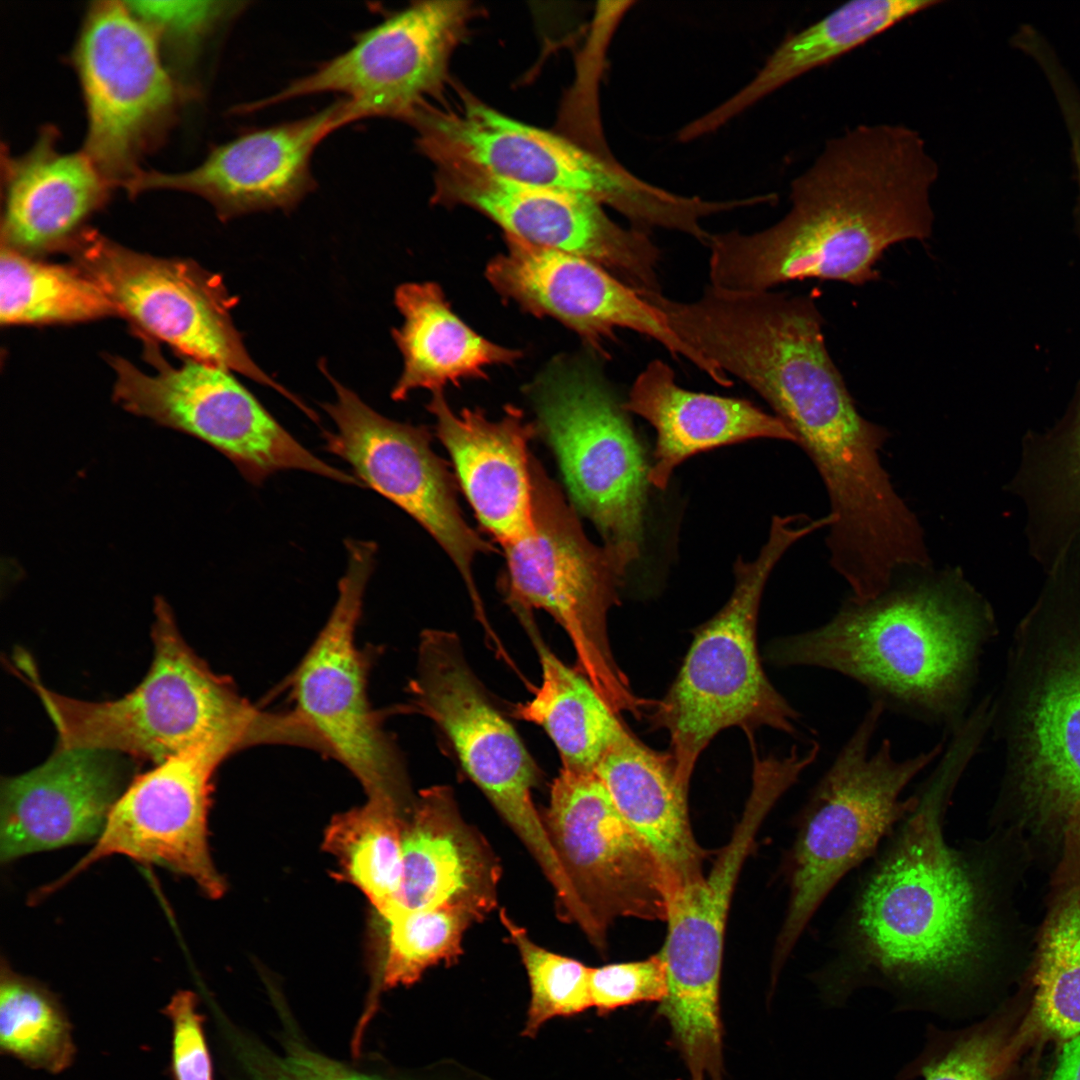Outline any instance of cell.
Segmentation results:
<instances>
[{
    "label": "cell",
    "instance_id": "e0dca14e",
    "mask_svg": "<svg viewBox=\"0 0 1080 1080\" xmlns=\"http://www.w3.org/2000/svg\"><path fill=\"white\" fill-rule=\"evenodd\" d=\"M67 248L74 265L98 285L139 335L162 341L188 359L269 386L306 410L249 356L231 317L236 300L218 275L192 261L136 252L90 229Z\"/></svg>",
    "mask_w": 1080,
    "mask_h": 1080
},
{
    "label": "cell",
    "instance_id": "836d02e7",
    "mask_svg": "<svg viewBox=\"0 0 1080 1080\" xmlns=\"http://www.w3.org/2000/svg\"><path fill=\"white\" fill-rule=\"evenodd\" d=\"M516 616L537 651L542 681L533 698L514 706V717L545 730L562 768L595 773L605 753L629 730L592 683L576 668L564 664L542 641L533 613Z\"/></svg>",
    "mask_w": 1080,
    "mask_h": 1080
},
{
    "label": "cell",
    "instance_id": "2e32d148",
    "mask_svg": "<svg viewBox=\"0 0 1080 1080\" xmlns=\"http://www.w3.org/2000/svg\"><path fill=\"white\" fill-rule=\"evenodd\" d=\"M348 567L335 606L290 678L294 712L320 741L324 754L340 761L368 798L405 803L402 759L369 701V655L356 644L364 592L376 545L350 540Z\"/></svg>",
    "mask_w": 1080,
    "mask_h": 1080
},
{
    "label": "cell",
    "instance_id": "74e56055",
    "mask_svg": "<svg viewBox=\"0 0 1080 1080\" xmlns=\"http://www.w3.org/2000/svg\"><path fill=\"white\" fill-rule=\"evenodd\" d=\"M1012 1034L1002 1014L958 1029L929 1023L922 1048L895 1080H1009L1017 1058Z\"/></svg>",
    "mask_w": 1080,
    "mask_h": 1080
},
{
    "label": "cell",
    "instance_id": "30bf717a",
    "mask_svg": "<svg viewBox=\"0 0 1080 1080\" xmlns=\"http://www.w3.org/2000/svg\"><path fill=\"white\" fill-rule=\"evenodd\" d=\"M533 530L503 546L499 585L516 613H549L568 635L576 669L616 712L640 717L650 702L633 693L614 659L607 617L619 602L626 572L604 546L586 536L577 511L531 455Z\"/></svg>",
    "mask_w": 1080,
    "mask_h": 1080
},
{
    "label": "cell",
    "instance_id": "484cf974",
    "mask_svg": "<svg viewBox=\"0 0 1080 1080\" xmlns=\"http://www.w3.org/2000/svg\"><path fill=\"white\" fill-rule=\"evenodd\" d=\"M427 409L448 451L458 482L478 521L502 546L533 530L531 454L537 434L520 408L505 407L491 420L479 408L455 413L442 391L432 393Z\"/></svg>",
    "mask_w": 1080,
    "mask_h": 1080
},
{
    "label": "cell",
    "instance_id": "f546056e",
    "mask_svg": "<svg viewBox=\"0 0 1080 1080\" xmlns=\"http://www.w3.org/2000/svg\"><path fill=\"white\" fill-rule=\"evenodd\" d=\"M595 774L621 816L659 857L670 895L704 876L707 852L694 837L689 787L679 779L670 753L652 750L628 731L605 753Z\"/></svg>",
    "mask_w": 1080,
    "mask_h": 1080
},
{
    "label": "cell",
    "instance_id": "cb8c5ba5",
    "mask_svg": "<svg viewBox=\"0 0 1080 1080\" xmlns=\"http://www.w3.org/2000/svg\"><path fill=\"white\" fill-rule=\"evenodd\" d=\"M346 101L339 98L305 117L248 128L211 148L196 167L177 173L142 170L125 190L195 194L223 221L244 214L294 209L317 187L312 157L320 143L349 124Z\"/></svg>",
    "mask_w": 1080,
    "mask_h": 1080
},
{
    "label": "cell",
    "instance_id": "d4e9b609",
    "mask_svg": "<svg viewBox=\"0 0 1080 1080\" xmlns=\"http://www.w3.org/2000/svg\"><path fill=\"white\" fill-rule=\"evenodd\" d=\"M130 757L101 750L55 749L39 766L2 779L0 860L96 842L136 776Z\"/></svg>",
    "mask_w": 1080,
    "mask_h": 1080
},
{
    "label": "cell",
    "instance_id": "8d00e7d4",
    "mask_svg": "<svg viewBox=\"0 0 1080 1080\" xmlns=\"http://www.w3.org/2000/svg\"><path fill=\"white\" fill-rule=\"evenodd\" d=\"M0 1050L53 1074L66 1070L76 1053L71 1023L56 995L5 961L0 973Z\"/></svg>",
    "mask_w": 1080,
    "mask_h": 1080
},
{
    "label": "cell",
    "instance_id": "83f0119b",
    "mask_svg": "<svg viewBox=\"0 0 1080 1080\" xmlns=\"http://www.w3.org/2000/svg\"><path fill=\"white\" fill-rule=\"evenodd\" d=\"M403 873L391 911L467 904L488 913L496 905L499 866L486 843L462 819L446 786L420 793L402 824Z\"/></svg>",
    "mask_w": 1080,
    "mask_h": 1080
},
{
    "label": "cell",
    "instance_id": "8fae6325",
    "mask_svg": "<svg viewBox=\"0 0 1080 1080\" xmlns=\"http://www.w3.org/2000/svg\"><path fill=\"white\" fill-rule=\"evenodd\" d=\"M536 432L551 448L573 508L626 572L640 556L650 466L620 404L584 366L551 369L532 390Z\"/></svg>",
    "mask_w": 1080,
    "mask_h": 1080
},
{
    "label": "cell",
    "instance_id": "60d3db41",
    "mask_svg": "<svg viewBox=\"0 0 1080 1080\" xmlns=\"http://www.w3.org/2000/svg\"><path fill=\"white\" fill-rule=\"evenodd\" d=\"M244 1060L253 1080H493L453 1059H441L414 1078H386L354 1070L295 1041L280 1054L248 1046Z\"/></svg>",
    "mask_w": 1080,
    "mask_h": 1080
},
{
    "label": "cell",
    "instance_id": "ffe728a7",
    "mask_svg": "<svg viewBox=\"0 0 1080 1080\" xmlns=\"http://www.w3.org/2000/svg\"><path fill=\"white\" fill-rule=\"evenodd\" d=\"M329 378L336 400L323 409L336 431L324 433L326 449L350 464L363 486L389 499L427 530L455 564L476 612L483 615L473 561L494 547L463 517L455 481L431 448L429 432L382 416Z\"/></svg>",
    "mask_w": 1080,
    "mask_h": 1080
},
{
    "label": "cell",
    "instance_id": "4dcf8cb0",
    "mask_svg": "<svg viewBox=\"0 0 1080 1080\" xmlns=\"http://www.w3.org/2000/svg\"><path fill=\"white\" fill-rule=\"evenodd\" d=\"M941 0H853L788 35L743 87L677 132L679 142L707 136L796 78L827 65Z\"/></svg>",
    "mask_w": 1080,
    "mask_h": 1080
},
{
    "label": "cell",
    "instance_id": "603a6c76",
    "mask_svg": "<svg viewBox=\"0 0 1080 1080\" xmlns=\"http://www.w3.org/2000/svg\"><path fill=\"white\" fill-rule=\"evenodd\" d=\"M506 250L487 265L486 276L505 299L535 316H549L605 353L617 329L658 342L675 359L684 358L722 387L733 380L682 341L656 308L600 265L577 255L505 235Z\"/></svg>",
    "mask_w": 1080,
    "mask_h": 1080
},
{
    "label": "cell",
    "instance_id": "44dd1931",
    "mask_svg": "<svg viewBox=\"0 0 1080 1080\" xmlns=\"http://www.w3.org/2000/svg\"><path fill=\"white\" fill-rule=\"evenodd\" d=\"M543 821L571 884L605 936L620 917L666 920L668 875L595 773L561 767Z\"/></svg>",
    "mask_w": 1080,
    "mask_h": 1080
},
{
    "label": "cell",
    "instance_id": "5b68a950",
    "mask_svg": "<svg viewBox=\"0 0 1080 1080\" xmlns=\"http://www.w3.org/2000/svg\"><path fill=\"white\" fill-rule=\"evenodd\" d=\"M822 326L809 296L715 291L697 307L685 336L772 407L823 481L840 484L871 467L887 430L859 413Z\"/></svg>",
    "mask_w": 1080,
    "mask_h": 1080
},
{
    "label": "cell",
    "instance_id": "ee69618b",
    "mask_svg": "<svg viewBox=\"0 0 1080 1080\" xmlns=\"http://www.w3.org/2000/svg\"><path fill=\"white\" fill-rule=\"evenodd\" d=\"M193 991L179 990L163 1008L171 1023L169 1075L172 1080H215L204 1024Z\"/></svg>",
    "mask_w": 1080,
    "mask_h": 1080
},
{
    "label": "cell",
    "instance_id": "7a4b0ae2",
    "mask_svg": "<svg viewBox=\"0 0 1080 1080\" xmlns=\"http://www.w3.org/2000/svg\"><path fill=\"white\" fill-rule=\"evenodd\" d=\"M938 176L917 130L895 123L850 128L828 139L793 179L782 219L752 233H711L709 285L760 292L805 279L874 281L885 250L931 235Z\"/></svg>",
    "mask_w": 1080,
    "mask_h": 1080
},
{
    "label": "cell",
    "instance_id": "5bb4252c",
    "mask_svg": "<svg viewBox=\"0 0 1080 1080\" xmlns=\"http://www.w3.org/2000/svg\"><path fill=\"white\" fill-rule=\"evenodd\" d=\"M140 336L152 372L120 356L108 357L115 374L113 397L122 408L207 443L255 485L278 471L303 470L363 486L299 443L229 370L192 359L174 366L155 340Z\"/></svg>",
    "mask_w": 1080,
    "mask_h": 1080
},
{
    "label": "cell",
    "instance_id": "ab89813d",
    "mask_svg": "<svg viewBox=\"0 0 1080 1080\" xmlns=\"http://www.w3.org/2000/svg\"><path fill=\"white\" fill-rule=\"evenodd\" d=\"M500 920L521 956L530 984L522 1037L533 1039L548 1020L572 1017L592 1007L591 967L538 946L504 910Z\"/></svg>",
    "mask_w": 1080,
    "mask_h": 1080
},
{
    "label": "cell",
    "instance_id": "9c48e42d",
    "mask_svg": "<svg viewBox=\"0 0 1080 1080\" xmlns=\"http://www.w3.org/2000/svg\"><path fill=\"white\" fill-rule=\"evenodd\" d=\"M448 104L426 101L404 120L435 167L475 170L524 186L587 195L622 214L630 226L683 231L693 201L629 172L610 153L511 119L463 89Z\"/></svg>",
    "mask_w": 1080,
    "mask_h": 1080
},
{
    "label": "cell",
    "instance_id": "d590c367",
    "mask_svg": "<svg viewBox=\"0 0 1080 1080\" xmlns=\"http://www.w3.org/2000/svg\"><path fill=\"white\" fill-rule=\"evenodd\" d=\"M0 321L6 325L73 323L119 315L79 268L40 261L1 246Z\"/></svg>",
    "mask_w": 1080,
    "mask_h": 1080
},
{
    "label": "cell",
    "instance_id": "d6986e66",
    "mask_svg": "<svg viewBox=\"0 0 1080 1080\" xmlns=\"http://www.w3.org/2000/svg\"><path fill=\"white\" fill-rule=\"evenodd\" d=\"M238 751L229 740H207L136 775L114 805L93 848L63 877L39 890L38 897L115 855L186 876L209 898L223 896L225 881L209 851L208 814L213 774Z\"/></svg>",
    "mask_w": 1080,
    "mask_h": 1080
},
{
    "label": "cell",
    "instance_id": "7c38bea8",
    "mask_svg": "<svg viewBox=\"0 0 1080 1080\" xmlns=\"http://www.w3.org/2000/svg\"><path fill=\"white\" fill-rule=\"evenodd\" d=\"M71 63L86 112L82 150L113 187L125 188L174 125L183 88L124 1L89 4Z\"/></svg>",
    "mask_w": 1080,
    "mask_h": 1080
},
{
    "label": "cell",
    "instance_id": "e575fe53",
    "mask_svg": "<svg viewBox=\"0 0 1080 1080\" xmlns=\"http://www.w3.org/2000/svg\"><path fill=\"white\" fill-rule=\"evenodd\" d=\"M403 805L368 798L328 825L324 849L335 857L341 877L360 889L384 918L392 909L403 873Z\"/></svg>",
    "mask_w": 1080,
    "mask_h": 1080
},
{
    "label": "cell",
    "instance_id": "4fadbf2b",
    "mask_svg": "<svg viewBox=\"0 0 1080 1080\" xmlns=\"http://www.w3.org/2000/svg\"><path fill=\"white\" fill-rule=\"evenodd\" d=\"M787 791L778 773L755 771L743 814L711 870L669 896L659 951L668 990L657 1015L669 1024L672 1044L689 1070L709 1071L723 1062L720 981L731 899L760 826Z\"/></svg>",
    "mask_w": 1080,
    "mask_h": 1080
},
{
    "label": "cell",
    "instance_id": "bcb514c9",
    "mask_svg": "<svg viewBox=\"0 0 1080 1080\" xmlns=\"http://www.w3.org/2000/svg\"><path fill=\"white\" fill-rule=\"evenodd\" d=\"M1071 137H1072V141H1073V144H1072V146H1073V156H1074L1075 166H1076L1077 175H1078V184H1079V188H1080V131L1075 133Z\"/></svg>",
    "mask_w": 1080,
    "mask_h": 1080
},
{
    "label": "cell",
    "instance_id": "f1b7e54d",
    "mask_svg": "<svg viewBox=\"0 0 1080 1080\" xmlns=\"http://www.w3.org/2000/svg\"><path fill=\"white\" fill-rule=\"evenodd\" d=\"M623 407L644 418L656 431L648 480L661 490L679 464L700 452L757 438L797 443L779 417L746 399L680 387L673 369L660 359L650 361L640 372Z\"/></svg>",
    "mask_w": 1080,
    "mask_h": 1080
},
{
    "label": "cell",
    "instance_id": "7bdbcfd3",
    "mask_svg": "<svg viewBox=\"0 0 1080 1080\" xmlns=\"http://www.w3.org/2000/svg\"><path fill=\"white\" fill-rule=\"evenodd\" d=\"M667 990L666 964L660 952L643 960L591 967L592 1007L600 1016L636 1003H660Z\"/></svg>",
    "mask_w": 1080,
    "mask_h": 1080
},
{
    "label": "cell",
    "instance_id": "7402d4cb",
    "mask_svg": "<svg viewBox=\"0 0 1080 1080\" xmlns=\"http://www.w3.org/2000/svg\"><path fill=\"white\" fill-rule=\"evenodd\" d=\"M433 200L478 210L505 235L586 258L640 296L662 293L660 250L649 233L619 225L587 195L519 185L466 168L438 167Z\"/></svg>",
    "mask_w": 1080,
    "mask_h": 1080
},
{
    "label": "cell",
    "instance_id": "6da1fadb",
    "mask_svg": "<svg viewBox=\"0 0 1080 1080\" xmlns=\"http://www.w3.org/2000/svg\"><path fill=\"white\" fill-rule=\"evenodd\" d=\"M975 754L969 739L948 740L915 791L916 808L860 874L829 954L810 975L824 1006L840 1009L877 989L897 1012L952 1020L1007 966L1028 963L1035 930L1016 906L1033 866L1028 847L1007 828L957 845L945 837L952 796Z\"/></svg>",
    "mask_w": 1080,
    "mask_h": 1080
},
{
    "label": "cell",
    "instance_id": "1f68e13d",
    "mask_svg": "<svg viewBox=\"0 0 1080 1080\" xmlns=\"http://www.w3.org/2000/svg\"><path fill=\"white\" fill-rule=\"evenodd\" d=\"M395 303L404 321L393 330L404 366L391 396L402 401L415 389L442 391L466 379L487 377L486 368L511 365L519 350L495 344L477 334L452 310L434 282L406 283L397 288Z\"/></svg>",
    "mask_w": 1080,
    "mask_h": 1080
},
{
    "label": "cell",
    "instance_id": "ac0fdd59",
    "mask_svg": "<svg viewBox=\"0 0 1080 1080\" xmlns=\"http://www.w3.org/2000/svg\"><path fill=\"white\" fill-rule=\"evenodd\" d=\"M479 14L470 1H422L356 33L352 45L279 92L235 108L248 114L292 99L336 93L350 123L366 118L405 120L440 97L450 59Z\"/></svg>",
    "mask_w": 1080,
    "mask_h": 1080
},
{
    "label": "cell",
    "instance_id": "4316f807",
    "mask_svg": "<svg viewBox=\"0 0 1080 1080\" xmlns=\"http://www.w3.org/2000/svg\"><path fill=\"white\" fill-rule=\"evenodd\" d=\"M58 129L42 127L20 155L1 151L2 245L34 256L67 246L114 188L88 155L62 152Z\"/></svg>",
    "mask_w": 1080,
    "mask_h": 1080
},
{
    "label": "cell",
    "instance_id": "b9f144b4",
    "mask_svg": "<svg viewBox=\"0 0 1080 1080\" xmlns=\"http://www.w3.org/2000/svg\"><path fill=\"white\" fill-rule=\"evenodd\" d=\"M150 30L162 52L191 60L223 24L240 15L246 1H124Z\"/></svg>",
    "mask_w": 1080,
    "mask_h": 1080
},
{
    "label": "cell",
    "instance_id": "52a82bcc",
    "mask_svg": "<svg viewBox=\"0 0 1080 1080\" xmlns=\"http://www.w3.org/2000/svg\"><path fill=\"white\" fill-rule=\"evenodd\" d=\"M827 517L774 516L769 536L753 561L738 558L726 604L695 632L665 696L652 705L653 727L670 738V754L686 786L699 756L721 731L747 734L767 726L797 732L800 714L771 684L762 668L756 628L761 597L777 562L799 539L827 527Z\"/></svg>",
    "mask_w": 1080,
    "mask_h": 1080
},
{
    "label": "cell",
    "instance_id": "9a60e30c",
    "mask_svg": "<svg viewBox=\"0 0 1080 1080\" xmlns=\"http://www.w3.org/2000/svg\"><path fill=\"white\" fill-rule=\"evenodd\" d=\"M409 691L416 712L446 736L466 774L517 834L553 886L567 876L532 801L538 767L513 725L491 701L458 636L421 634Z\"/></svg>",
    "mask_w": 1080,
    "mask_h": 1080
},
{
    "label": "cell",
    "instance_id": "f6af8a7d",
    "mask_svg": "<svg viewBox=\"0 0 1080 1080\" xmlns=\"http://www.w3.org/2000/svg\"><path fill=\"white\" fill-rule=\"evenodd\" d=\"M1049 1080H1080V1034L1064 1044Z\"/></svg>",
    "mask_w": 1080,
    "mask_h": 1080
},
{
    "label": "cell",
    "instance_id": "d6a6232c",
    "mask_svg": "<svg viewBox=\"0 0 1080 1080\" xmlns=\"http://www.w3.org/2000/svg\"><path fill=\"white\" fill-rule=\"evenodd\" d=\"M1007 490L1024 505L1028 550L1044 571L1080 541V390L1051 428L1027 432Z\"/></svg>",
    "mask_w": 1080,
    "mask_h": 1080
},
{
    "label": "cell",
    "instance_id": "8992f818",
    "mask_svg": "<svg viewBox=\"0 0 1080 1080\" xmlns=\"http://www.w3.org/2000/svg\"><path fill=\"white\" fill-rule=\"evenodd\" d=\"M153 659L141 683L116 700L92 702L47 688L29 655H14L21 679L40 699L57 733L56 749H91L159 764L201 742L226 739L241 750L263 744L303 746L293 712L257 709L231 680L214 673L186 643L168 603L158 597Z\"/></svg>",
    "mask_w": 1080,
    "mask_h": 1080
},
{
    "label": "cell",
    "instance_id": "ba28073f",
    "mask_svg": "<svg viewBox=\"0 0 1080 1080\" xmlns=\"http://www.w3.org/2000/svg\"><path fill=\"white\" fill-rule=\"evenodd\" d=\"M885 712L880 703L870 701L799 814L786 860L789 898L773 950V986L830 892L868 862L916 808V793L906 798L902 793L945 749L943 738L926 751L898 759L891 740L884 738L871 753Z\"/></svg>",
    "mask_w": 1080,
    "mask_h": 1080
},
{
    "label": "cell",
    "instance_id": "277c9868",
    "mask_svg": "<svg viewBox=\"0 0 1080 1080\" xmlns=\"http://www.w3.org/2000/svg\"><path fill=\"white\" fill-rule=\"evenodd\" d=\"M992 722L1007 757L990 827L1015 831L1050 873L1080 811V567L1046 576L1017 630Z\"/></svg>",
    "mask_w": 1080,
    "mask_h": 1080
},
{
    "label": "cell",
    "instance_id": "3957f363",
    "mask_svg": "<svg viewBox=\"0 0 1080 1080\" xmlns=\"http://www.w3.org/2000/svg\"><path fill=\"white\" fill-rule=\"evenodd\" d=\"M993 610L959 568L906 577L872 599H846L814 629L766 650L777 666H808L860 684L885 711L941 728L966 720Z\"/></svg>",
    "mask_w": 1080,
    "mask_h": 1080
},
{
    "label": "cell",
    "instance_id": "f35d334b",
    "mask_svg": "<svg viewBox=\"0 0 1080 1080\" xmlns=\"http://www.w3.org/2000/svg\"><path fill=\"white\" fill-rule=\"evenodd\" d=\"M486 913L467 904L397 912L388 925L386 950L379 969L383 989L410 986L439 962H453L462 953L465 930Z\"/></svg>",
    "mask_w": 1080,
    "mask_h": 1080
}]
</instances>
